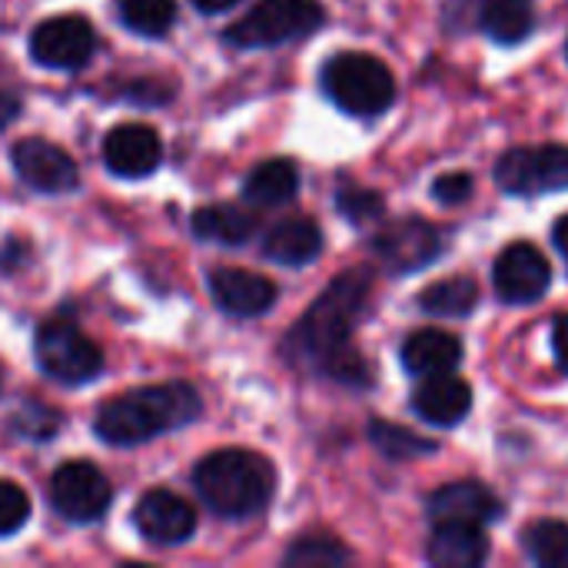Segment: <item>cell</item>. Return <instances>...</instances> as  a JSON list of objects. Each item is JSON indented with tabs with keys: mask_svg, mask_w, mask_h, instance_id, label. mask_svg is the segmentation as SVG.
<instances>
[{
	"mask_svg": "<svg viewBox=\"0 0 568 568\" xmlns=\"http://www.w3.org/2000/svg\"><path fill=\"white\" fill-rule=\"evenodd\" d=\"M17 113H20L17 97H10V93H3V90H0V130H7V126L17 120Z\"/></svg>",
	"mask_w": 568,
	"mask_h": 568,
	"instance_id": "34",
	"label": "cell"
},
{
	"mask_svg": "<svg viewBox=\"0 0 568 568\" xmlns=\"http://www.w3.org/2000/svg\"><path fill=\"white\" fill-rule=\"evenodd\" d=\"M556 246L562 250V256H568V216L556 223Z\"/></svg>",
	"mask_w": 568,
	"mask_h": 568,
	"instance_id": "36",
	"label": "cell"
},
{
	"mask_svg": "<svg viewBox=\"0 0 568 568\" xmlns=\"http://www.w3.org/2000/svg\"><path fill=\"white\" fill-rule=\"evenodd\" d=\"M469 193H473V176H466V173H446L433 183V196L446 206L469 200Z\"/></svg>",
	"mask_w": 568,
	"mask_h": 568,
	"instance_id": "32",
	"label": "cell"
},
{
	"mask_svg": "<svg viewBox=\"0 0 568 568\" xmlns=\"http://www.w3.org/2000/svg\"><path fill=\"white\" fill-rule=\"evenodd\" d=\"M373 250L389 273H416L443 253V240L426 220H399L373 240Z\"/></svg>",
	"mask_w": 568,
	"mask_h": 568,
	"instance_id": "12",
	"label": "cell"
},
{
	"mask_svg": "<svg viewBox=\"0 0 568 568\" xmlns=\"http://www.w3.org/2000/svg\"><path fill=\"white\" fill-rule=\"evenodd\" d=\"M429 562L439 568H476L486 562L483 526L443 523L429 539Z\"/></svg>",
	"mask_w": 568,
	"mask_h": 568,
	"instance_id": "19",
	"label": "cell"
},
{
	"mask_svg": "<svg viewBox=\"0 0 568 568\" xmlns=\"http://www.w3.org/2000/svg\"><path fill=\"white\" fill-rule=\"evenodd\" d=\"M163 160V143L146 123H120L103 136V163L116 176H150Z\"/></svg>",
	"mask_w": 568,
	"mask_h": 568,
	"instance_id": "14",
	"label": "cell"
},
{
	"mask_svg": "<svg viewBox=\"0 0 568 568\" xmlns=\"http://www.w3.org/2000/svg\"><path fill=\"white\" fill-rule=\"evenodd\" d=\"M93 47H97L93 27L83 17H73V13L43 20L30 37V57L40 67H50V70H77V67H83L93 57Z\"/></svg>",
	"mask_w": 568,
	"mask_h": 568,
	"instance_id": "9",
	"label": "cell"
},
{
	"mask_svg": "<svg viewBox=\"0 0 568 568\" xmlns=\"http://www.w3.org/2000/svg\"><path fill=\"white\" fill-rule=\"evenodd\" d=\"M479 23L499 43H519L532 30V10L526 0H483Z\"/></svg>",
	"mask_w": 568,
	"mask_h": 568,
	"instance_id": "23",
	"label": "cell"
},
{
	"mask_svg": "<svg viewBox=\"0 0 568 568\" xmlns=\"http://www.w3.org/2000/svg\"><path fill=\"white\" fill-rule=\"evenodd\" d=\"M320 250L323 233L313 220H283L263 240V253L280 266H306L320 256Z\"/></svg>",
	"mask_w": 568,
	"mask_h": 568,
	"instance_id": "20",
	"label": "cell"
},
{
	"mask_svg": "<svg viewBox=\"0 0 568 568\" xmlns=\"http://www.w3.org/2000/svg\"><path fill=\"white\" fill-rule=\"evenodd\" d=\"M120 20L143 37H163L176 20V0H120Z\"/></svg>",
	"mask_w": 568,
	"mask_h": 568,
	"instance_id": "27",
	"label": "cell"
},
{
	"mask_svg": "<svg viewBox=\"0 0 568 568\" xmlns=\"http://www.w3.org/2000/svg\"><path fill=\"white\" fill-rule=\"evenodd\" d=\"M190 226L200 240L223 246H243L256 233V220L240 206H203L190 216Z\"/></svg>",
	"mask_w": 568,
	"mask_h": 568,
	"instance_id": "22",
	"label": "cell"
},
{
	"mask_svg": "<svg viewBox=\"0 0 568 568\" xmlns=\"http://www.w3.org/2000/svg\"><path fill=\"white\" fill-rule=\"evenodd\" d=\"M493 280H496V293L513 303V306H529L536 300L546 296L549 290V263L546 256L532 246V243H513L499 253L496 260V270H493Z\"/></svg>",
	"mask_w": 568,
	"mask_h": 568,
	"instance_id": "11",
	"label": "cell"
},
{
	"mask_svg": "<svg viewBox=\"0 0 568 568\" xmlns=\"http://www.w3.org/2000/svg\"><path fill=\"white\" fill-rule=\"evenodd\" d=\"M193 486H196L200 499L216 516L246 519V516H256L260 509H266V503L273 499L276 473H273L270 459H263L260 453L220 449V453H210L196 466Z\"/></svg>",
	"mask_w": 568,
	"mask_h": 568,
	"instance_id": "3",
	"label": "cell"
},
{
	"mask_svg": "<svg viewBox=\"0 0 568 568\" xmlns=\"http://www.w3.org/2000/svg\"><path fill=\"white\" fill-rule=\"evenodd\" d=\"M240 0H193V7L200 10V13H223V10H230V7H236Z\"/></svg>",
	"mask_w": 568,
	"mask_h": 568,
	"instance_id": "35",
	"label": "cell"
},
{
	"mask_svg": "<svg viewBox=\"0 0 568 568\" xmlns=\"http://www.w3.org/2000/svg\"><path fill=\"white\" fill-rule=\"evenodd\" d=\"M383 210H386V203L373 190H343L339 193V213L349 216L353 223H369V220L383 216Z\"/></svg>",
	"mask_w": 568,
	"mask_h": 568,
	"instance_id": "31",
	"label": "cell"
},
{
	"mask_svg": "<svg viewBox=\"0 0 568 568\" xmlns=\"http://www.w3.org/2000/svg\"><path fill=\"white\" fill-rule=\"evenodd\" d=\"M13 433L23 436V439H50L57 429H60V416L40 403H23L17 413H13Z\"/></svg>",
	"mask_w": 568,
	"mask_h": 568,
	"instance_id": "29",
	"label": "cell"
},
{
	"mask_svg": "<svg viewBox=\"0 0 568 568\" xmlns=\"http://www.w3.org/2000/svg\"><path fill=\"white\" fill-rule=\"evenodd\" d=\"M369 443L386 459H393V463H409V459H419V456L436 453V443L433 439H423L413 429L396 426V423H386V419H373L369 423Z\"/></svg>",
	"mask_w": 568,
	"mask_h": 568,
	"instance_id": "25",
	"label": "cell"
},
{
	"mask_svg": "<svg viewBox=\"0 0 568 568\" xmlns=\"http://www.w3.org/2000/svg\"><path fill=\"white\" fill-rule=\"evenodd\" d=\"M50 506L67 519V523H97L113 499V489L106 476L83 459L63 463L50 476Z\"/></svg>",
	"mask_w": 568,
	"mask_h": 568,
	"instance_id": "8",
	"label": "cell"
},
{
	"mask_svg": "<svg viewBox=\"0 0 568 568\" xmlns=\"http://www.w3.org/2000/svg\"><path fill=\"white\" fill-rule=\"evenodd\" d=\"M503 516V503L483 483H449L429 496V519L463 523V526H489Z\"/></svg>",
	"mask_w": 568,
	"mask_h": 568,
	"instance_id": "15",
	"label": "cell"
},
{
	"mask_svg": "<svg viewBox=\"0 0 568 568\" xmlns=\"http://www.w3.org/2000/svg\"><path fill=\"white\" fill-rule=\"evenodd\" d=\"M413 406L433 426H459L473 409V389L466 379L449 373L426 376V383L413 396Z\"/></svg>",
	"mask_w": 568,
	"mask_h": 568,
	"instance_id": "17",
	"label": "cell"
},
{
	"mask_svg": "<svg viewBox=\"0 0 568 568\" xmlns=\"http://www.w3.org/2000/svg\"><path fill=\"white\" fill-rule=\"evenodd\" d=\"M459 359H463V343L443 329H423L403 343V366L423 379L439 376V373H453L459 366Z\"/></svg>",
	"mask_w": 568,
	"mask_h": 568,
	"instance_id": "18",
	"label": "cell"
},
{
	"mask_svg": "<svg viewBox=\"0 0 568 568\" xmlns=\"http://www.w3.org/2000/svg\"><path fill=\"white\" fill-rule=\"evenodd\" d=\"M136 529L153 546H183L196 532V513L193 506L170 493V489H150L136 503Z\"/></svg>",
	"mask_w": 568,
	"mask_h": 568,
	"instance_id": "13",
	"label": "cell"
},
{
	"mask_svg": "<svg viewBox=\"0 0 568 568\" xmlns=\"http://www.w3.org/2000/svg\"><path fill=\"white\" fill-rule=\"evenodd\" d=\"M210 293L223 313L246 316V320L270 313L276 303V286L266 276L250 273V270H230V266H223L210 276Z\"/></svg>",
	"mask_w": 568,
	"mask_h": 568,
	"instance_id": "16",
	"label": "cell"
},
{
	"mask_svg": "<svg viewBox=\"0 0 568 568\" xmlns=\"http://www.w3.org/2000/svg\"><path fill=\"white\" fill-rule=\"evenodd\" d=\"M323 90L353 116H376L396 100L393 70L373 53H336L323 67Z\"/></svg>",
	"mask_w": 568,
	"mask_h": 568,
	"instance_id": "4",
	"label": "cell"
},
{
	"mask_svg": "<svg viewBox=\"0 0 568 568\" xmlns=\"http://www.w3.org/2000/svg\"><path fill=\"white\" fill-rule=\"evenodd\" d=\"M296 190H300V170L293 160H266L243 183V196L256 206H280L293 200Z\"/></svg>",
	"mask_w": 568,
	"mask_h": 568,
	"instance_id": "21",
	"label": "cell"
},
{
	"mask_svg": "<svg viewBox=\"0 0 568 568\" xmlns=\"http://www.w3.org/2000/svg\"><path fill=\"white\" fill-rule=\"evenodd\" d=\"M283 562L293 568H333L349 562V549H343L329 536H306V539L293 542V549L286 552Z\"/></svg>",
	"mask_w": 568,
	"mask_h": 568,
	"instance_id": "28",
	"label": "cell"
},
{
	"mask_svg": "<svg viewBox=\"0 0 568 568\" xmlns=\"http://www.w3.org/2000/svg\"><path fill=\"white\" fill-rule=\"evenodd\" d=\"M326 13L316 0H260L226 30L233 47H276L323 27Z\"/></svg>",
	"mask_w": 568,
	"mask_h": 568,
	"instance_id": "5",
	"label": "cell"
},
{
	"mask_svg": "<svg viewBox=\"0 0 568 568\" xmlns=\"http://www.w3.org/2000/svg\"><path fill=\"white\" fill-rule=\"evenodd\" d=\"M30 519V499L27 493L10 483V479H0V536H13L27 526Z\"/></svg>",
	"mask_w": 568,
	"mask_h": 568,
	"instance_id": "30",
	"label": "cell"
},
{
	"mask_svg": "<svg viewBox=\"0 0 568 568\" xmlns=\"http://www.w3.org/2000/svg\"><path fill=\"white\" fill-rule=\"evenodd\" d=\"M496 180L506 193L516 196H539L568 190V146H516L503 153L496 166Z\"/></svg>",
	"mask_w": 568,
	"mask_h": 568,
	"instance_id": "7",
	"label": "cell"
},
{
	"mask_svg": "<svg viewBox=\"0 0 568 568\" xmlns=\"http://www.w3.org/2000/svg\"><path fill=\"white\" fill-rule=\"evenodd\" d=\"M523 542H526V552L532 556V562H539V566L556 568L568 562V523H559V519L532 523L526 529Z\"/></svg>",
	"mask_w": 568,
	"mask_h": 568,
	"instance_id": "26",
	"label": "cell"
},
{
	"mask_svg": "<svg viewBox=\"0 0 568 568\" xmlns=\"http://www.w3.org/2000/svg\"><path fill=\"white\" fill-rule=\"evenodd\" d=\"M369 290L373 276L366 270L343 273L336 283H329L326 293L310 306V313L293 329L290 353L296 359L316 363L323 373L343 383H359L366 376V366L356 353H349V336L366 310Z\"/></svg>",
	"mask_w": 568,
	"mask_h": 568,
	"instance_id": "1",
	"label": "cell"
},
{
	"mask_svg": "<svg viewBox=\"0 0 568 568\" xmlns=\"http://www.w3.org/2000/svg\"><path fill=\"white\" fill-rule=\"evenodd\" d=\"M552 353H556L559 369L568 373V313L556 316V323H552Z\"/></svg>",
	"mask_w": 568,
	"mask_h": 568,
	"instance_id": "33",
	"label": "cell"
},
{
	"mask_svg": "<svg viewBox=\"0 0 568 568\" xmlns=\"http://www.w3.org/2000/svg\"><path fill=\"white\" fill-rule=\"evenodd\" d=\"M200 409V393L190 383H156L103 403L93 429L110 446H140L193 423Z\"/></svg>",
	"mask_w": 568,
	"mask_h": 568,
	"instance_id": "2",
	"label": "cell"
},
{
	"mask_svg": "<svg viewBox=\"0 0 568 568\" xmlns=\"http://www.w3.org/2000/svg\"><path fill=\"white\" fill-rule=\"evenodd\" d=\"M423 310L433 316H466L479 303V286L469 276H449L443 283H433L419 296Z\"/></svg>",
	"mask_w": 568,
	"mask_h": 568,
	"instance_id": "24",
	"label": "cell"
},
{
	"mask_svg": "<svg viewBox=\"0 0 568 568\" xmlns=\"http://www.w3.org/2000/svg\"><path fill=\"white\" fill-rule=\"evenodd\" d=\"M10 160H13L17 176L40 193H70L80 183L73 156L50 140H40V136L17 140L10 150Z\"/></svg>",
	"mask_w": 568,
	"mask_h": 568,
	"instance_id": "10",
	"label": "cell"
},
{
	"mask_svg": "<svg viewBox=\"0 0 568 568\" xmlns=\"http://www.w3.org/2000/svg\"><path fill=\"white\" fill-rule=\"evenodd\" d=\"M33 353H37L40 369L63 386H83L103 369L100 346L90 336H83L73 323H63V320H50L37 329Z\"/></svg>",
	"mask_w": 568,
	"mask_h": 568,
	"instance_id": "6",
	"label": "cell"
}]
</instances>
